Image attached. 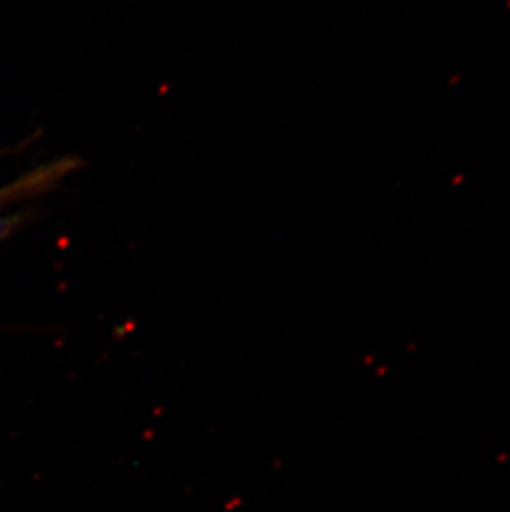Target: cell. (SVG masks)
<instances>
[{
  "mask_svg": "<svg viewBox=\"0 0 510 512\" xmlns=\"http://www.w3.org/2000/svg\"><path fill=\"white\" fill-rule=\"evenodd\" d=\"M20 223V216H12V218H0V239H4L12 229Z\"/></svg>",
  "mask_w": 510,
  "mask_h": 512,
  "instance_id": "cell-1",
  "label": "cell"
}]
</instances>
